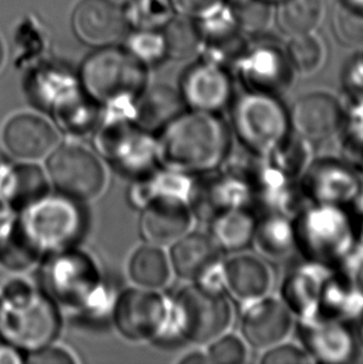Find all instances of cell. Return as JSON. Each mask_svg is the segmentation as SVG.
<instances>
[{"mask_svg":"<svg viewBox=\"0 0 363 364\" xmlns=\"http://www.w3.org/2000/svg\"><path fill=\"white\" fill-rule=\"evenodd\" d=\"M39 287L63 314L86 323L111 320L115 292L98 259L78 246L40 262Z\"/></svg>","mask_w":363,"mask_h":364,"instance_id":"6da1fadb","label":"cell"},{"mask_svg":"<svg viewBox=\"0 0 363 364\" xmlns=\"http://www.w3.org/2000/svg\"><path fill=\"white\" fill-rule=\"evenodd\" d=\"M159 166L186 176H206L226 162L229 129L218 114L183 111L157 136Z\"/></svg>","mask_w":363,"mask_h":364,"instance_id":"7a4b0ae2","label":"cell"},{"mask_svg":"<svg viewBox=\"0 0 363 364\" xmlns=\"http://www.w3.org/2000/svg\"><path fill=\"white\" fill-rule=\"evenodd\" d=\"M63 315L39 286L14 277L0 292V338L26 355L56 342Z\"/></svg>","mask_w":363,"mask_h":364,"instance_id":"3957f363","label":"cell"},{"mask_svg":"<svg viewBox=\"0 0 363 364\" xmlns=\"http://www.w3.org/2000/svg\"><path fill=\"white\" fill-rule=\"evenodd\" d=\"M91 138L98 157L131 181L161 167L157 138L133 119L132 109H103Z\"/></svg>","mask_w":363,"mask_h":364,"instance_id":"277c9868","label":"cell"},{"mask_svg":"<svg viewBox=\"0 0 363 364\" xmlns=\"http://www.w3.org/2000/svg\"><path fill=\"white\" fill-rule=\"evenodd\" d=\"M111 322L133 343L172 345L182 341L172 296L162 290L128 287L113 301Z\"/></svg>","mask_w":363,"mask_h":364,"instance_id":"5b68a950","label":"cell"},{"mask_svg":"<svg viewBox=\"0 0 363 364\" xmlns=\"http://www.w3.org/2000/svg\"><path fill=\"white\" fill-rule=\"evenodd\" d=\"M81 87L103 109H132L147 87L146 66L126 49L102 48L89 56L80 70Z\"/></svg>","mask_w":363,"mask_h":364,"instance_id":"8992f818","label":"cell"},{"mask_svg":"<svg viewBox=\"0 0 363 364\" xmlns=\"http://www.w3.org/2000/svg\"><path fill=\"white\" fill-rule=\"evenodd\" d=\"M16 219L44 259L79 245L88 229L84 204L54 191L18 214Z\"/></svg>","mask_w":363,"mask_h":364,"instance_id":"52a82bcc","label":"cell"},{"mask_svg":"<svg viewBox=\"0 0 363 364\" xmlns=\"http://www.w3.org/2000/svg\"><path fill=\"white\" fill-rule=\"evenodd\" d=\"M296 247L310 261L334 265L354 250L356 229L344 207L317 204L305 209L294 223Z\"/></svg>","mask_w":363,"mask_h":364,"instance_id":"ba28073f","label":"cell"},{"mask_svg":"<svg viewBox=\"0 0 363 364\" xmlns=\"http://www.w3.org/2000/svg\"><path fill=\"white\" fill-rule=\"evenodd\" d=\"M231 119L241 144L261 157H269L289 139V112L275 95H243L234 104Z\"/></svg>","mask_w":363,"mask_h":364,"instance_id":"9c48e42d","label":"cell"},{"mask_svg":"<svg viewBox=\"0 0 363 364\" xmlns=\"http://www.w3.org/2000/svg\"><path fill=\"white\" fill-rule=\"evenodd\" d=\"M182 341L209 345L229 330L233 309L224 291L189 282L172 296Z\"/></svg>","mask_w":363,"mask_h":364,"instance_id":"30bf717a","label":"cell"},{"mask_svg":"<svg viewBox=\"0 0 363 364\" xmlns=\"http://www.w3.org/2000/svg\"><path fill=\"white\" fill-rule=\"evenodd\" d=\"M45 171L53 191L76 202H91L107 186L102 159L93 149L78 142L60 143L45 159Z\"/></svg>","mask_w":363,"mask_h":364,"instance_id":"8fae6325","label":"cell"},{"mask_svg":"<svg viewBox=\"0 0 363 364\" xmlns=\"http://www.w3.org/2000/svg\"><path fill=\"white\" fill-rule=\"evenodd\" d=\"M1 141L6 152L16 161L38 163L59 147L61 133L54 123L43 116L21 112L6 121Z\"/></svg>","mask_w":363,"mask_h":364,"instance_id":"7c38bea8","label":"cell"},{"mask_svg":"<svg viewBox=\"0 0 363 364\" xmlns=\"http://www.w3.org/2000/svg\"><path fill=\"white\" fill-rule=\"evenodd\" d=\"M290 126L306 143H322L344 127V114L332 95L312 92L295 102L289 112Z\"/></svg>","mask_w":363,"mask_h":364,"instance_id":"4fadbf2b","label":"cell"},{"mask_svg":"<svg viewBox=\"0 0 363 364\" xmlns=\"http://www.w3.org/2000/svg\"><path fill=\"white\" fill-rule=\"evenodd\" d=\"M126 15L108 0H83L73 14V29L85 44L110 48L127 36Z\"/></svg>","mask_w":363,"mask_h":364,"instance_id":"5bb4252c","label":"cell"},{"mask_svg":"<svg viewBox=\"0 0 363 364\" xmlns=\"http://www.w3.org/2000/svg\"><path fill=\"white\" fill-rule=\"evenodd\" d=\"M246 305L241 320L246 343L256 350H266L288 338L294 327V317L285 302L265 296Z\"/></svg>","mask_w":363,"mask_h":364,"instance_id":"9a60e30c","label":"cell"},{"mask_svg":"<svg viewBox=\"0 0 363 364\" xmlns=\"http://www.w3.org/2000/svg\"><path fill=\"white\" fill-rule=\"evenodd\" d=\"M179 95L191 111L218 114L231 102V76L221 65L201 63L186 71L182 79Z\"/></svg>","mask_w":363,"mask_h":364,"instance_id":"2e32d148","label":"cell"},{"mask_svg":"<svg viewBox=\"0 0 363 364\" xmlns=\"http://www.w3.org/2000/svg\"><path fill=\"white\" fill-rule=\"evenodd\" d=\"M140 234L153 245H172L191 230L193 213L189 203L179 197H159L140 209Z\"/></svg>","mask_w":363,"mask_h":364,"instance_id":"e0dca14e","label":"cell"},{"mask_svg":"<svg viewBox=\"0 0 363 364\" xmlns=\"http://www.w3.org/2000/svg\"><path fill=\"white\" fill-rule=\"evenodd\" d=\"M168 257L173 274L188 282H204L219 272L223 264L214 237L191 230L169 246Z\"/></svg>","mask_w":363,"mask_h":364,"instance_id":"ac0fdd59","label":"cell"},{"mask_svg":"<svg viewBox=\"0 0 363 364\" xmlns=\"http://www.w3.org/2000/svg\"><path fill=\"white\" fill-rule=\"evenodd\" d=\"M301 338L305 350L314 362L347 363L354 360L359 347L354 331L346 326L344 321L336 318H305Z\"/></svg>","mask_w":363,"mask_h":364,"instance_id":"d6986e66","label":"cell"},{"mask_svg":"<svg viewBox=\"0 0 363 364\" xmlns=\"http://www.w3.org/2000/svg\"><path fill=\"white\" fill-rule=\"evenodd\" d=\"M234 66L249 91L275 96L289 86L294 74L286 54L268 45L243 50Z\"/></svg>","mask_w":363,"mask_h":364,"instance_id":"ffe728a7","label":"cell"},{"mask_svg":"<svg viewBox=\"0 0 363 364\" xmlns=\"http://www.w3.org/2000/svg\"><path fill=\"white\" fill-rule=\"evenodd\" d=\"M53 192L45 168L36 162L0 164V200L16 215Z\"/></svg>","mask_w":363,"mask_h":364,"instance_id":"44dd1931","label":"cell"},{"mask_svg":"<svg viewBox=\"0 0 363 364\" xmlns=\"http://www.w3.org/2000/svg\"><path fill=\"white\" fill-rule=\"evenodd\" d=\"M273 275L264 261L253 255H236L221 264V286L236 301L251 304L265 297Z\"/></svg>","mask_w":363,"mask_h":364,"instance_id":"7402d4cb","label":"cell"},{"mask_svg":"<svg viewBox=\"0 0 363 364\" xmlns=\"http://www.w3.org/2000/svg\"><path fill=\"white\" fill-rule=\"evenodd\" d=\"M305 192L317 204L344 207L359 196V177L336 162H322L310 169Z\"/></svg>","mask_w":363,"mask_h":364,"instance_id":"603a6c76","label":"cell"},{"mask_svg":"<svg viewBox=\"0 0 363 364\" xmlns=\"http://www.w3.org/2000/svg\"><path fill=\"white\" fill-rule=\"evenodd\" d=\"M83 91L79 76L55 66L38 70L28 84L30 100L49 116L63 109Z\"/></svg>","mask_w":363,"mask_h":364,"instance_id":"cb8c5ba5","label":"cell"},{"mask_svg":"<svg viewBox=\"0 0 363 364\" xmlns=\"http://www.w3.org/2000/svg\"><path fill=\"white\" fill-rule=\"evenodd\" d=\"M183 111H186V105L179 91L166 85H156L147 86L138 96L133 104L132 116L141 127L157 136Z\"/></svg>","mask_w":363,"mask_h":364,"instance_id":"d4e9b609","label":"cell"},{"mask_svg":"<svg viewBox=\"0 0 363 364\" xmlns=\"http://www.w3.org/2000/svg\"><path fill=\"white\" fill-rule=\"evenodd\" d=\"M194 181L196 177L158 167L147 176L132 181L128 191V203L137 210L159 197H179L189 203Z\"/></svg>","mask_w":363,"mask_h":364,"instance_id":"484cf974","label":"cell"},{"mask_svg":"<svg viewBox=\"0 0 363 364\" xmlns=\"http://www.w3.org/2000/svg\"><path fill=\"white\" fill-rule=\"evenodd\" d=\"M127 272L133 285L148 290H163L173 274L164 247L148 242L133 251L128 260Z\"/></svg>","mask_w":363,"mask_h":364,"instance_id":"4316f807","label":"cell"},{"mask_svg":"<svg viewBox=\"0 0 363 364\" xmlns=\"http://www.w3.org/2000/svg\"><path fill=\"white\" fill-rule=\"evenodd\" d=\"M211 237L221 250L236 252L253 242L256 219L248 208H234L211 220Z\"/></svg>","mask_w":363,"mask_h":364,"instance_id":"83f0119b","label":"cell"},{"mask_svg":"<svg viewBox=\"0 0 363 364\" xmlns=\"http://www.w3.org/2000/svg\"><path fill=\"white\" fill-rule=\"evenodd\" d=\"M253 242L261 255L274 260L283 259L296 247L294 224L283 214H266L256 222Z\"/></svg>","mask_w":363,"mask_h":364,"instance_id":"f1b7e54d","label":"cell"},{"mask_svg":"<svg viewBox=\"0 0 363 364\" xmlns=\"http://www.w3.org/2000/svg\"><path fill=\"white\" fill-rule=\"evenodd\" d=\"M325 13L324 0H280L278 28L289 38L314 33L322 23Z\"/></svg>","mask_w":363,"mask_h":364,"instance_id":"f546056e","label":"cell"},{"mask_svg":"<svg viewBox=\"0 0 363 364\" xmlns=\"http://www.w3.org/2000/svg\"><path fill=\"white\" fill-rule=\"evenodd\" d=\"M44 260L25 235L15 217L9 229L0 237V267L13 274H21L38 267Z\"/></svg>","mask_w":363,"mask_h":364,"instance_id":"4dcf8cb0","label":"cell"},{"mask_svg":"<svg viewBox=\"0 0 363 364\" xmlns=\"http://www.w3.org/2000/svg\"><path fill=\"white\" fill-rule=\"evenodd\" d=\"M286 58L293 73L300 76H311L324 68L327 50L324 40L314 31L290 38Z\"/></svg>","mask_w":363,"mask_h":364,"instance_id":"1f68e13d","label":"cell"},{"mask_svg":"<svg viewBox=\"0 0 363 364\" xmlns=\"http://www.w3.org/2000/svg\"><path fill=\"white\" fill-rule=\"evenodd\" d=\"M167 58L184 60L196 54L201 44L199 26L189 16H174L163 29Z\"/></svg>","mask_w":363,"mask_h":364,"instance_id":"d6a6232c","label":"cell"},{"mask_svg":"<svg viewBox=\"0 0 363 364\" xmlns=\"http://www.w3.org/2000/svg\"><path fill=\"white\" fill-rule=\"evenodd\" d=\"M125 15L135 29L158 30L174 18V4L172 0H132Z\"/></svg>","mask_w":363,"mask_h":364,"instance_id":"836d02e7","label":"cell"},{"mask_svg":"<svg viewBox=\"0 0 363 364\" xmlns=\"http://www.w3.org/2000/svg\"><path fill=\"white\" fill-rule=\"evenodd\" d=\"M332 26L335 35L344 46L363 45V8L351 4L346 0H339L334 8Z\"/></svg>","mask_w":363,"mask_h":364,"instance_id":"e575fe53","label":"cell"},{"mask_svg":"<svg viewBox=\"0 0 363 364\" xmlns=\"http://www.w3.org/2000/svg\"><path fill=\"white\" fill-rule=\"evenodd\" d=\"M125 39L126 50L144 66L159 64L167 58L164 38L158 30L136 29Z\"/></svg>","mask_w":363,"mask_h":364,"instance_id":"d590c367","label":"cell"},{"mask_svg":"<svg viewBox=\"0 0 363 364\" xmlns=\"http://www.w3.org/2000/svg\"><path fill=\"white\" fill-rule=\"evenodd\" d=\"M206 353L208 363L243 364L248 362L246 341L228 332L211 341Z\"/></svg>","mask_w":363,"mask_h":364,"instance_id":"8d00e7d4","label":"cell"},{"mask_svg":"<svg viewBox=\"0 0 363 364\" xmlns=\"http://www.w3.org/2000/svg\"><path fill=\"white\" fill-rule=\"evenodd\" d=\"M239 29L261 31L270 19V9L265 0H241L231 6Z\"/></svg>","mask_w":363,"mask_h":364,"instance_id":"74e56055","label":"cell"},{"mask_svg":"<svg viewBox=\"0 0 363 364\" xmlns=\"http://www.w3.org/2000/svg\"><path fill=\"white\" fill-rule=\"evenodd\" d=\"M314 362L309 353L294 343H278L266 348L265 353L261 358V363H311Z\"/></svg>","mask_w":363,"mask_h":364,"instance_id":"f35d334b","label":"cell"},{"mask_svg":"<svg viewBox=\"0 0 363 364\" xmlns=\"http://www.w3.org/2000/svg\"><path fill=\"white\" fill-rule=\"evenodd\" d=\"M25 363L75 364L78 363V358L68 348L51 343V345L45 346L43 348L26 353Z\"/></svg>","mask_w":363,"mask_h":364,"instance_id":"ab89813d","label":"cell"},{"mask_svg":"<svg viewBox=\"0 0 363 364\" xmlns=\"http://www.w3.org/2000/svg\"><path fill=\"white\" fill-rule=\"evenodd\" d=\"M176 8L181 10L183 14L191 16H203L211 10L216 9L223 4L224 0H172Z\"/></svg>","mask_w":363,"mask_h":364,"instance_id":"60d3db41","label":"cell"},{"mask_svg":"<svg viewBox=\"0 0 363 364\" xmlns=\"http://www.w3.org/2000/svg\"><path fill=\"white\" fill-rule=\"evenodd\" d=\"M346 87L357 99L363 97V55L349 64L346 70Z\"/></svg>","mask_w":363,"mask_h":364,"instance_id":"b9f144b4","label":"cell"},{"mask_svg":"<svg viewBox=\"0 0 363 364\" xmlns=\"http://www.w3.org/2000/svg\"><path fill=\"white\" fill-rule=\"evenodd\" d=\"M25 353L0 338V364H24Z\"/></svg>","mask_w":363,"mask_h":364,"instance_id":"7bdbcfd3","label":"cell"},{"mask_svg":"<svg viewBox=\"0 0 363 364\" xmlns=\"http://www.w3.org/2000/svg\"><path fill=\"white\" fill-rule=\"evenodd\" d=\"M16 214L10 210L8 205L0 200V237L4 235L6 230L9 229L11 223L14 220Z\"/></svg>","mask_w":363,"mask_h":364,"instance_id":"ee69618b","label":"cell"},{"mask_svg":"<svg viewBox=\"0 0 363 364\" xmlns=\"http://www.w3.org/2000/svg\"><path fill=\"white\" fill-rule=\"evenodd\" d=\"M177 362L181 364L208 363V357H206V352H203V350H194L186 353V355L181 357Z\"/></svg>","mask_w":363,"mask_h":364,"instance_id":"f6af8a7d","label":"cell"},{"mask_svg":"<svg viewBox=\"0 0 363 364\" xmlns=\"http://www.w3.org/2000/svg\"><path fill=\"white\" fill-rule=\"evenodd\" d=\"M354 338L357 346L363 348V311L356 317V326L354 328Z\"/></svg>","mask_w":363,"mask_h":364,"instance_id":"bcb514c9","label":"cell"},{"mask_svg":"<svg viewBox=\"0 0 363 364\" xmlns=\"http://www.w3.org/2000/svg\"><path fill=\"white\" fill-rule=\"evenodd\" d=\"M108 1H111L112 4L117 5L120 8H122V6H127L132 0H108Z\"/></svg>","mask_w":363,"mask_h":364,"instance_id":"7dc6e473","label":"cell"},{"mask_svg":"<svg viewBox=\"0 0 363 364\" xmlns=\"http://www.w3.org/2000/svg\"><path fill=\"white\" fill-rule=\"evenodd\" d=\"M3 61H4V46H3V43L0 40V69H1Z\"/></svg>","mask_w":363,"mask_h":364,"instance_id":"c3c4849f","label":"cell"},{"mask_svg":"<svg viewBox=\"0 0 363 364\" xmlns=\"http://www.w3.org/2000/svg\"><path fill=\"white\" fill-rule=\"evenodd\" d=\"M346 1H349L351 4L359 5V6L363 8V0H346Z\"/></svg>","mask_w":363,"mask_h":364,"instance_id":"681fc988","label":"cell"},{"mask_svg":"<svg viewBox=\"0 0 363 364\" xmlns=\"http://www.w3.org/2000/svg\"><path fill=\"white\" fill-rule=\"evenodd\" d=\"M0 164H1V161H0Z\"/></svg>","mask_w":363,"mask_h":364,"instance_id":"f907efd6","label":"cell"},{"mask_svg":"<svg viewBox=\"0 0 363 364\" xmlns=\"http://www.w3.org/2000/svg\"><path fill=\"white\" fill-rule=\"evenodd\" d=\"M265 1H266V0H265Z\"/></svg>","mask_w":363,"mask_h":364,"instance_id":"816d5d0a","label":"cell"}]
</instances>
